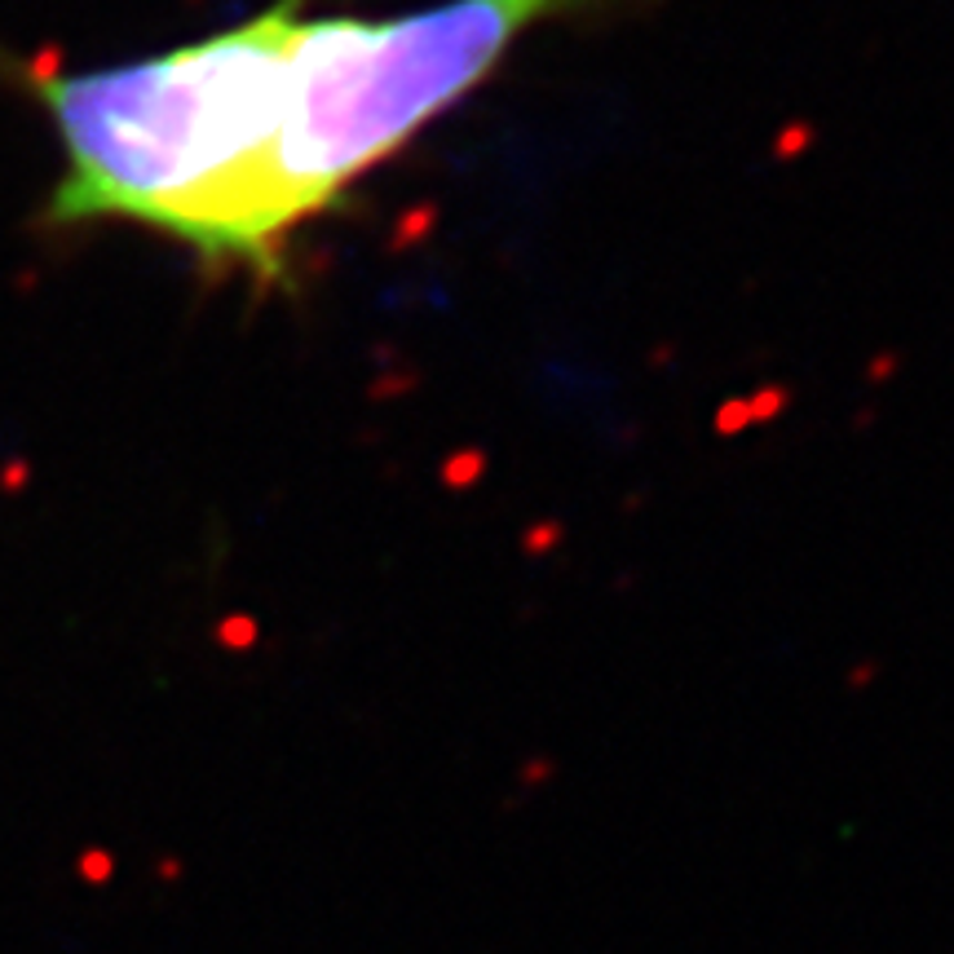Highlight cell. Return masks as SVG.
<instances>
[{"label":"cell","instance_id":"cell-1","mask_svg":"<svg viewBox=\"0 0 954 954\" xmlns=\"http://www.w3.org/2000/svg\"><path fill=\"white\" fill-rule=\"evenodd\" d=\"M305 0L199 40L84 71L27 67L53 120L62 173L44 225L133 221L178 239L203 270L283 274L270 225V151L283 111V49Z\"/></svg>","mask_w":954,"mask_h":954},{"label":"cell","instance_id":"cell-2","mask_svg":"<svg viewBox=\"0 0 954 954\" xmlns=\"http://www.w3.org/2000/svg\"><path fill=\"white\" fill-rule=\"evenodd\" d=\"M601 0H438L406 13H297L270 151V225L288 239L460 107L540 22Z\"/></svg>","mask_w":954,"mask_h":954}]
</instances>
